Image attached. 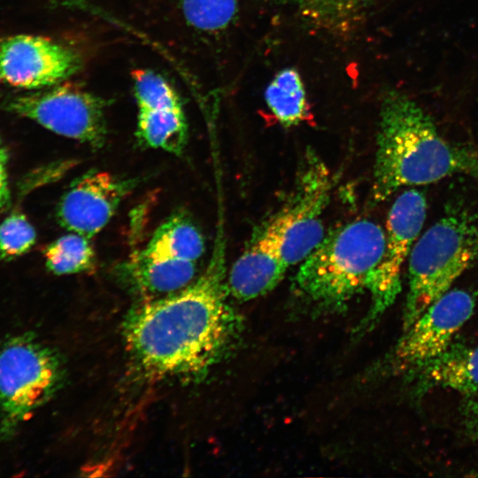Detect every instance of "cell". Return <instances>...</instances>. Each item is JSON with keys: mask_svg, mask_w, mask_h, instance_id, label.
<instances>
[{"mask_svg": "<svg viewBox=\"0 0 478 478\" xmlns=\"http://www.w3.org/2000/svg\"><path fill=\"white\" fill-rule=\"evenodd\" d=\"M265 99L274 117L285 127L311 118L305 85L295 68H284L275 74L265 90Z\"/></svg>", "mask_w": 478, "mask_h": 478, "instance_id": "cell-18", "label": "cell"}, {"mask_svg": "<svg viewBox=\"0 0 478 478\" xmlns=\"http://www.w3.org/2000/svg\"><path fill=\"white\" fill-rule=\"evenodd\" d=\"M89 239L73 232L56 239L44 250L47 268L58 275L79 274L94 268L96 256Z\"/></svg>", "mask_w": 478, "mask_h": 478, "instance_id": "cell-19", "label": "cell"}, {"mask_svg": "<svg viewBox=\"0 0 478 478\" xmlns=\"http://www.w3.org/2000/svg\"><path fill=\"white\" fill-rule=\"evenodd\" d=\"M143 251L152 258L197 262L204 252V241L188 216L176 213L156 229Z\"/></svg>", "mask_w": 478, "mask_h": 478, "instance_id": "cell-16", "label": "cell"}, {"mask_svg": "<svg viewBox=\"0 0 478 478\" xmlns=\"http://www.w3.org/2000/svg\"><path fill=\"white\" fill-rule=\"evenodd\" d=\"M464 174L478 181V150L452 144L412 98L385 91L380 108L371 197L381 203L400 188Z\"/></svg>", "mask_w": 478, "mask_h": 478, "instance_id": "cell-2", "label": "cell"}, {"mask_svg": "<svg viewBox=\"0 0 478 478\" xmlns=\"http://www.w3.org/2000/svg\"><path fill=\"white\" fill-rule=\"evenodd\" d=\"M415 374L421 386H439L468 397L474 395L478 393V346L451 343Z\"/></svg>", "mask_w": 478, "mask_h": 478, "instance_id": "cell-15", "label": "cell"}, {"mask_svg": "<svg viewBox=\"0 0 478 478\" xmlns=\"http://www.w3.org/2000/svg\"><path fill=\"white\" fill-rule=\"evenodd\" d=\"M197 262L152 258L143 251L120 266V274L136 293L145 299H153L175 293L196 276Z\"/></svg>", "mask_w": 478, "mask_h": 478, "instance_id": "cell-13", "label": "cell"}, {"mask_svg": "<svg viewBox=\"0 0 478 478\" xmlns=\"http://www.w3.org/2000/svg\"><path fill=\"white\" fill-rule=\"evenodd\" d=\"M288 268L277 238L266 224L233 264L227 279L229 293L241 301L264 296L280 283Z\"/></svg>", "mask_w": 478, "mask_h": 478, "instance_id": "cell-12", "label": "cell"}, {"mask_svg": "<svg viewBox=\"0 0 478 478\" xmlns=\"http://www.w3.org/2000/svg\"><path fill=\"white\" fill-rule=\"evenodd\" d=\"M241 0H179L186 23L195 30L217 34L236 19Z\"/></svg>", "mask_w": 478, "mask_h": 478, "instance_id": "cell-20", "label": "cell"}, {"mask_svg": "<svg viewBox=\"0 0 478 478\" xmlns=\"http://www.w3.org/2000/svg\"><path fill=\"white\" fill-rule=\"evenodd\" d=\"M384 246L385 231L372 220L337 227L301 262L294 279L297 293L321 310L342 309L368 291Z\"/></svg>", "mask_w": 478, "mask_h": 478, "instance_id": "cell-3", "label": "cell"}, {"mask_svg": "<svg viewBox=\"0 0 478 478\" xmlns=\"http://www.w3.org/2000/svg\"><path fill=\"white\" fill-rule=\"evenodd\" d=\"M81 67L78 52L50 38L15 35L0 41V82L10 86L45 89L66 81Z\"/></svg>", "mask_w": 478, "mask_h": 478, "instance_id": "cell-10", "label": "cell"}, {"mask_svg": "<svg viewBox=\"0 0 478 478\" xmlns=\"http://www.w3.org/2000/svg\"><path fill=\"white\" fill-rule=\"evenodd\" d=\"M478 260V216L451 209L415 243L409 255L403 331Z\"/></svg>", "mask_w": 478, "mask_h": 478, "instance_id": "cell-4", "label": "cell"}, {"mask_svg": "<svg viewBox=\"0 0 478 478\" xmlns=\"http://www.w3.org/2000/svg\"><path fill=\"white\" fill-rule=\"evenodd\" d=\"M131 76L138 110L182 107L175 89L159 73L135 69Z\"/></svg>", "mask_w": 478, "mask_h": 478, "instance_id": "cell-21", "label": "cell"}, {"mask_svg": "<svg viewBox=\"0 0 478 478\" xmlns=\"http://www.w3.org/2000/svg\"><path fill=\"white\" fill-rule=\"evenodd\" d=\"M35 228L20 212H13L0 225V261L18 258L35 244Z\"/></svg>", "mask_w": 478, "mask_h": 478, "instance_id": "cell-22", "label": "cell"}, {"mask_svg": "<svg viewBox=\"0 0 478 478\" xmlns=\"http://www.w3.org/2000/svg\"><path fill=\"white\" fill-rule=\"evenodd\" d=\"M58 355L32 332L0 343V441L12 439L32 413L59 389Z\"/></svg>", "mask_w": 478, "mask_h": 478, "instance_id": "cell-5", "label": "cell"}, {"mask_svg": "<svg viewBox=\"0 0 478 478\" xmlns=\"http://www.w3.org/2000/svg\"><path fill=\"white\" fill-rule=\"evenodd\" d=\"M426 212V198L414 189L405 190L391 205L383 254L367 291L371 306L365 320L366 325L374 323L400 293L402 266L421 230Z\"/></svg>", "mask_w": 478, "mask_h": 478, "instance_id": "cell-8", "label": "cell"}, {"mask_svg": "<svg viewBox=\"0 0 478 478\" xmlns=\"http://www.w3.org/2000/svg\"><path fill=\"white\" fill-rule=\"evenodd\" d=\"M223 237L219 231L210 261L195 281L145 299L126 316L127 349L147 376L201 377L235 343L242 321L228 302Z\"/></svg>", "mask_w": 478, "mask_h": 478, "instance_id": "cell-1", "label": "cell"}, {"mask_svg": "<svg viewBox=\"0 0 478 478\" xmlns=\"http://www.w3.org/2000/svg\"><path fill=\"white\" fill-rule=\"evenodd\" d=\"M3 108L94 149L106 141L104 100L73 84L60 82L12 97Z\"/></svg>", "mask_w": 478, "mask_h": 478, "instance_id": "cell-6", "label": "cell"}, {"mask_svg": "<svg viewBox=\"0 0 478 478\" xmlns=\"http://www.w3.org/2000/svg\"><path fill=\"white\" fill-rule=\"evenodd\" d=\"M7 163V150L0 137V212L6 207L10 200Z\"/></svg>", "mask_w": 478, "mask_h": 478, "instance_id": "cell-23", "label": "cell"}, {"mask_svg": "<svg viewBox=\"0 0 478 478\" xmlns=\"http://www.w3.org/2000/svg\"><path fill=\"white\" fill-rule=\"evenodd\" d=\"M474 309V299L468 291L448 290L403 331L394 347L392 368L399 373L415 374L452 343Z\"/></svg>", "mask_w": 478, "mask_h": 478, "instance_id": "cell-9", "label": "cell"}, {"mask_svg": "<svg viewBox=\"0 0 478 478\" xmlns=\"http://www.w3.org/2000/svg\"><path fill=\"white\" fill-rule=\"evenodd\" d=\"M288 6L311 27L334 36L355 32L366 17L374 0H271Z\"/></svg>", "mask_w": 478, "mask_h": 478, "instance_id": "cell-14", "label": "cell"}, {"mask_svg": "<svg viewBox=\"0 0 478 478\" xmlns=\"http://www.w3.org/2000/svg\"><path fill=\"white\" fill-rule=\"evenodd\" d=\"M470 400L466 405V416L469 428L478 440V393L469 396Z\"/></svg>", "mask_w": 478, "mask_h": 478, "instance_id": "cell-24", "label": "cell"}, {"mask_svg": "<svg viewBox=\"0 0 478 478\" xmlns=\"http://www.w3.org/2000/svg\"><path fill=\"white\" fill-rule=\"evenodd\" d=\"M136 185V179L89 172L73 182L61 197L57 208L58 222L73 233L91 238L107 225Z\"/></svg>", "mask_w": 478, "mask_h": 478, "instance_id": "cell-11", "label": "cell"}, {"mask_svg": "<svg viewBox=\"0 0 478 478\" xmlns=\"http://www.w3.org/2000/svg\"><path fill=\"white\" fill-rule=\"evenodd\" d=\"M136 136L146 146L181 155L188 139L182 107L138 110Z\"/></svg>", "mask_w": 478, "mask_h": 478, "instance_id": "cell-17", "label": "cell"}, {"mask_svg": "<svg viewBox=\"0 0 478 478\" xmlns=\"http://www.w3.org/2000/svg\"><path fill=\"white\" fill-rule=\"evenodd\" d=\"M330 190L328 168L314 153L308 152L289 200L267 222L289 267L301 263L325 236L322 215Z\"/></svg>", "mask_w": 478, "mask_h": 478, "instance_id": "cell-7", "label": "cell"}]
</instances>
